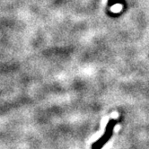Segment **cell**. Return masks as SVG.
Instances as JSON below:
<instances>
[{"label": "cell", "instance_id": "obj_1", "mask_svg": "<svg viewBox=\"0 0 149 149\" xmlns=\"http://www.w3.org/2000/svg\"><path fill=\"white\" fill-rule=\"evenodd\" d=\"M118 123L116 120H110L107 126H106V129H105V132L104 134L102 136L101 138L97 141H95L93 146H92V149H101L106 143H107L110 139L111 137L113 134V130H114V127L116 126V124Z\"/></svg>", "mask_w": 149, "mask_h": 149}]
</instances>
